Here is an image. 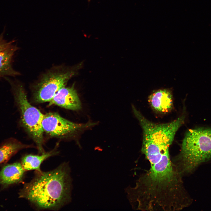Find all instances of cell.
Instances as JSON below:
<instances>
[{"instance_id": "cell-1", "label": "cell", "mask_w": 211, "mask_h": 211, "mask_svg": "<svg viewBox=\"0 0 211 211\" xmlns=\"http://www.w3.org/2000/svg\"><path fill=\"white\" fill-rule=\"evenodd\" d=\"M172 143L164 136L155 135L142 140L141 151L150 168L137 180L129 191L137 209L143 211H178L191 200L182 176L171 161L169 148Z\"/></svg>"}, {"instance_id": "cell-2", "label": "cell", "mask_w": 211, "mask_h": 211, "mask_svg": "<svg viewBox=\"0 0 211 211\" xmlns=\"http://www.w3.org/2000/svg\"><path fill=\"white\" fill-rule=\"evenodd\" d=\"M72 188L70 169L64 162L51 171H35L34 178L24 184L18 195L37 210H56L70 202Z\"/></svg>"}, {"instance_id": "cell-3", "label": "cell", "mask_w": 211, "mask_h": 211, "mask_svg": "<svg viewBox=\"0 0 211 211\" xmlns=\"http://www.w3.org/2000/svg\"><path fill=\"white\" fill-rule=\"evenodd\" d=\"M211 159V129L199 128L186 132L181 151L172 162L183 176Z\"/></svg>"}, {"instance_id": "cell-4", "label": "cell", "mask_w": 211, "mask_h": 211, "mask_svg": "<svg viewBox=\"0 0 211 211\" xmlns=\"http://www.w3.org/2000/svg\"><path fill=\"white\" fill-rule=\"evenodd\" d=\"M4 78L11 86L15 101L20 111L22 124L35 142L39 154L44 153V131L42 124L44 115L29 102L23 86L21 83L8 77Z\"/></svg>"}, {"instance_id": "cell-5", "label": "cell", "mask_w": 211, "mask_h": 211, "mask_svg": "<svg viewBox=\"0 0 211 211\" xmlns=\"http://www.w3.org/2000/svg\"><path fill=\"white\" fill-rule=\"evenodd\" d=\"M81 64L72 68H55L45 74L35 86V101L39 103L50 102L57 92L76 74Z\"/></svg>"}, {"instance_id": "cell-6", "label": "cell", "mask_w": 211, "mask_h": 211, "mask_svg": "<svg viewBox=\"0 0 211 211\" xmlns=\"http://www.w3.org/2000/svg\"><path fill=\"white\" fill-rule=\"evenodd\" d=\"M97 124L89 120L84 123H75L66 119L57 113L44 115L42 126L44 131L51 136L64 137L81 132Z\"/></svg>"}, {"instance_id": "cell-7", "label": "cell", "mask_w": 211, "mask_h": 211, "mask_svg": "<svg viewBox=\"0 0 211 211\" xmlns=\"http://www.w3.org/2000/svg\"><path fill=\"white\" fill-rule=\"evenodd\" d=\"M74 85V84L68 87L64 86L60 89L49 102L50 104H54L73 110L80 109L81 102Z\"/></svg>"}, {"instance_id": "cell-8", "label": "cell", "mask_w": 211, "mask_h": 211, "mask_svg": "<svg viewBox=\"0 0 211 211\" xmlns=\"http://www.w3.org/2000/svg\"><path fill=\"white\" fill-rule=\"evenodd\" d=\"M25 171L19 162L4 166L0 171V185L5 188L21 182L24 178Z\"/></svg>"}, {"instance_id": "cell-9", "label": "cell", "mask_w": 211, "mask_h": 211, "mask_svg": "<svg viewBox=\"0 0 211 211\" xmlns=\"http://www.w3.org/2000/svg\"><path fill=\"white\" fill-rule=\"evenodd\" d=\"M148 101L152 109L159 113H167L173 106L172 93L167 89L154 91L149 96Z\"/></svg>"}, {"instance_id": "cell-10", "label": "cell", "mask_w": 211, "mask_h": 211, "mask_svg": "<svg viewBox=\"0 0 211 211\" xmlns=\"http://www.w3.org/2000/svg\"><path fill=\"white\" fill-rule=\"evenodd\" d=\"M13 43L0 52V78L9 76L15 77L20 74L12 67L13 56L18 49Z\"/></svg>"}, {"instance_id": "cell-11", "label": "cell", "mask_w": 211, "mask_h": 211, "mask_svg": "<svg viewBox=\"0 0 211 211\" xmlns=\"http://www.w3.org/2000/svg\"><path fill=\"white\" fill-rule=\"evenodd\" d=\"M57 147L53 149L40 155L28 154L24 156L21 158V163L23 169L26 171L35 170L41 172L40 165L46 159L51 156L57 155Z\"/></svg>"}, {"instance_id": "cell-12", "label": "cell", "mask_w": 211, "mask_h": 211, "mask_svg": "<svg viewBox=\"0 0 211 211\" xmlns=\"http://www.w3.org/2000/svg\"><path fill=\"white\" fill-rule=\"evenodd\" d=\"M31 147L14 138L6 139L0 144V164L7 162L19 150Z\"/></svg>"}, {"instance_id": "cell-13", "label": "cell", "mask_w": 211, "mask_h": 211, "mask_svg": "<svg viewBox=\"0 0 211 211\" xmlns=\"http://www.w3.org/2000/svg\"><path fill=\"white\" fill-rule=\"evenodd\" d=\"M4 33L0 35V52L14 42V40L8 42L4 38Z\"/></svg>"}]
</instances>
